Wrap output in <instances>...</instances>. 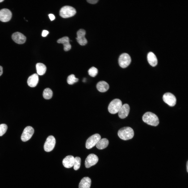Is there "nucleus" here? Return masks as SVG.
Returning a JSON list of instances; mask_svg holds the SVG:
<instances>
[{
  "label": "nucleus",
  "instance_id": "cd10ccee",
  "mask_svg": "<svg viewBox=\"0 0 188 188\" xmlns=\"http://www.w3.org/2000/svg\"><path fill=\"white\" fill-rule=\"evenodd\" d=\"M49 34V32L46 30H43L42 32V35L43 37L46 36Z\"/></svg>",
  "mask_w": 188,
  "mask_h": 188
},
{
  "label": "nucleus",
  "instance_id": "5701e85b",
  "mask_svg": "<svg viewBox=\"0 0 188 188\" xmlns=\"http://www.w3.org/2000/svg\"><path fill=\"white\" fill-rule=\"evenodd\" d=\"M52 91L49 88H46L45 89L43 93V97L47 99H51L52 97Z\"/></svg>",
  "mask_w": 188,
  "mask_h": 188
},
{
  "label": "nucleus",
  "instance_id": "20e7f679",
  "mask_svg": "<svg viewBox=\"0 0 188 188\" xmlns=\"http://www.w3.org/2000/svg\"><path fill=\"white\" fill-rule=\"evenodd\" d=\"M122 105L121 101L119 99H115L109 103L108 110L111 114H114L119 112Z\"/></svg>",
  "mask_w": 188,
  "mask_h": 188
},
{
  "label": "nucleus",
  "instance_id": "2f4dec72",
  "mask_svg": "<svg viewBox=\"0 0 188 188\" xmlns=\"http://www.w3.org/2000/svg\"><path fill=\"white\" fill-rule=\"evenodd\" d=\"M186 170L187 172H188V161H187L186 163Z\"/></svg>",
  "mask_w": 188,
  "mask_h": 188
},
{
  "label": "nucleus",
  "instance_id": "2eb2a0df",
  "mask_svg": "<svg viewBox=\"0 0 188 188\" xmlns=\"http://www.w3.org/2000/svg\"><path fill=\"white\" fill-rule=\"evenodd\" d=\"M74 158L72 155H68L63 159L62 161L64 167L69 168L73 166Z\"/></svg>",
  "mask_w": 188,
  "mask_h": 188
},
{
  "label": "nucleus",
  "instance_id": "a878e982",
  "mask_svg": "<svg viewBox=\"0 0 188 188\" xmlns=\"http://www.w3.org/2000/svg\"><path fill=\"white\" fill-rule=\"evenodd\" d=\"M89 75L91 77H95L98 73V69L94 67H91L88 71Z\"/></svg>",
  "mask_w": 188,
  "mask_h": 188
},
{
  "label": "nucleus",
  "instance_id": "aec40b11",
  "mask_svg": "<svg viewBox=\"0 0 188 188\" xmlns=\"http://www.w3.org/2000/svg\"><path fill=\"white\" fill-rule=\"evenodd\" d=\"M91 184V179L88 177H84L80 181L79 188H90Z\"/></svg>",
  "mask_w": 188,
  "mask_h": 188
},
{
  "label": "nucleus",
  "instance_id": "f257e3e1",
  "mask_svg": "<svg viewBox=\"0 0 188 188\" xmlns=\"http://www.w3.org/2000/svg\"><path fill=\"white\" fill-rule=\"evenodd\" d=\"M143 121L148 125L154 126H156L159 124V119L155 114L150 112H147L143 115Z\"/></svg>",
  "mask_w": 188,
  "mask_h": 188
},
{
  "label": "nucleus",
  "instance_id": "4468645a",
  "mask_svg": "<svg viewBox=\"0 0 188 188\" xmlns=\"http://www.w3.org/2000/svg\"><path fill=\"white\" fill-rule=\"evenodd\" d=\"M130 110L129 105L127 104H125L122 105L119 111L118 116L121 119H124L128 115Z\"/></svg>",
  "mask_w": 188,
  "mask_h": 188
},
{
  "label": "nucleus",
  "instance_id": "b1692460",
  "mask_svg": "<svg viewBox=\"0 0 188 188\" xmlns=\"http://www.w3.org/2000/svg\"><path fill=\"white\" fill-rule=\"evenodd\" d=\"M78 79L76 78L74 75L72 74L68 77L67 81L68 84L72 85L78 82Z\"/></svg>",
  "mask_w": 188,
  "mask_h": 188
},
{
  "label": "nucleus",
  "instance_id": "a211bd4d",
  "mask_svg": "<svg viewBox=\"0 0 188 188\" xmlns=\"http://www.w3.org/2000/svg\"><path fill=\"white\" fill-rule=\"evenodd\" d=\"M148 61L151 66H156L157 63V60L155 54L151 52H149L147 56Z\"/></svg>",
  "mask_w": 188,
  "mask_h": 188
},
{
  "label": "nucleus",
  "instance_id": "bb28decb",
  "mask_svg": "<svg viewBox=\"0 0 188 188\" xmlns=\"http://www.w3.org/2000/svg\"><path fill=\"white\" fill-rule=\"evenodd\" d=\"M8 128V126L5 124H3L0 125V136H2L6 132Z\"/></svg>",
  "mask_w": 188,
  "mask_h": 188
},
{
  "label": "nucleus",
  "instance_id": "423d86ee",
  "mask_svg": "<svg viewBox=\"0 0 188 188\" xmlns=\"http://www.w3.org/2000/svg\"><path fill=\"white\" fill-rule=\"evenodd\" d=\"M131 61L130 56L126 53H124L119 56L118 60L119 63L121 67L125 68L129 65Z\"/></svg>",
  "mask_w": 188,
  "mask_h": 188
},
{
  "label": "nucleus",
  "instance_id": "c756f323",
  "mask_svg": "<svg viewBox=\"0 0 188 188\" xmlns=\"http://www.w3.org/2000/svg\"><path fill=\"white\" fill-rule=\"evenodd\" d=\"M49 18L51 21H53L54 20L55 18V16L52 14H50L49 15Z\"/></svg>",
  "mask_w": 188,
  "mask_h": 188
},
{
  "label": "nucleus",
  "instance_id": "f8f14e48",
  "mask_svg": "<svg viewBox=\"0 0 188 188\" xmlns=\"http://www.w3.org/2000/svg\"><path fill=\"white\" fill-rule=\"evenodd\" d=\"M86 34L85 30L83 29H80L77 32V37L76 39L79 44L83 46L85 45L87 41L85 37Z\"/></svg>",
  "mask_w": 188,
  "mask_h": 188
},
{
  "label": "nucleus",
  "instance_id": "9d476101",
  "mask_svg": "<svg viewBox=\"0 0 188 188\" xmlns=\"http://www.w3.org/2000/svg\"><path fill=\"white\" fill-rule=\"evenodd\" d=\"M98 160V158L96 155L93 154H90L85 160V164L86 167L88 168L95 165Z\"/></svg>",
  "mask_w": 188,
  "mask_h": 188
},
{
  "label": "nucleus",
  "instance_id": "c85d7f7f",
  "mask_svg": "<svg viewBox=\"0 0 188 188\" xmlns=\"http://www.w3.org/2000/svg\"><path fill=\"white\" fill-rule=\"evenodd\" d=\"M88 2L91 4H95L98 1V0H87V1Z\"/></svg>",
  "mask_w": 188,
  "mask_h": 188
},
{
  "label": "nucleus",
  "instance_id": "473e14b6",
  "mask_svg": "<svg viewBox=\"0 0 188 188\" xmlns=\"http://www.w3.org/2000/svg\"><path fill=\"white\" fill-rule=\"evenodd\" d=\"M4 1V0H0V2H1Z\"/></svg>",
  "mask_w": 188,
  "mask_h": 188
},
{
  "label": "nucleus",
  "instance_id": "1a4fd4ad",
  "mask_svg": "<svg viewBox=\"0 0 188 188\" xmlns=\"http://www.w3.org/2000/svg\"><path fill=\"white\" fill-rule=\"evenodd\" d=\"M164 101L171 107L174 106L176 102V99L175 96L172 93L167 92L164 94L163 96Z\"/></svg>",
  "mask_w": 188,
  "mask_h": 188
},
{
  "label": "nucleus",
  "instance_id": "7ed1b4c3",
  "mask_svg": "<svg viewBox=\"0 0 188 188\" xmlns=\"http://www.w3.org/2000/svg\"><path fill=\"white\" fill-rule=\"evenodd\" d=\"M75 9L72 7L65 6L62 8L60 11V15L63 18H68L74 16L76 14Z\"/></svg>",
  "mask_w": 188,
  "mask_h": 188
},
{
  "label": "nucleus",
  "instance_id": "6e6552de",
  "mask_svg": "<svg viewBox=\"0 0 188 188\" xmlns=\"http://www.w3.org/2000/svg\"><path fill=\"white\" fill-rule=\"evenodd\" d=\"M34 132L33 128L31 126H28L24 128L21 134V139L23 142H26L32 137Z\"/></svg>",
  "mask_w": 188,
  "mask_h": 188
},
{
  "label": "nucleus",
  "instance_id": "6ab92c4d",
  "mask_svg": "<svg viewBox=\"0 0 188 188\" xmlns=\"http://www.w3.org/2000/svg\"><path fill=\"white\" fill-rule=\"evenodd\" d=\"M98 90L101 92H105L107 91L109 88L108 84L104 81H101L98 82L96 85Z\"/></svg>",
  "mask_w": 188,
  "mask_h": 188
},
{
  "label": "nucleus",
  "instance_id": "0eeeda50",
  "mask_svg": "<svg viewBox=\"0 0 188 188\" xmlns=\"http://www.w3.org/2000/svg\"><path fill=\"white\" fill-rule=\"evenodd\" d=\"M56 143V140L52 136H49L47 138L44 145V149L47 152H50L53 150Z\"/></svg>",
  "mask_w": 188,
  "mask_h": 188
},
{
  "label": "nucleus",
  "instance_id": "f3484780",
  "mask_svg": "<svg viewBox=\"0 0 188 188\" xmlns=\"http://www.w3.org/2000/svg\"><path fill=\"white\" fill-rule=\"evenodd\" d=\"M38 80L39 78L38 74L34 73L29 77L27 83L29 86L31 87H34L37 85Z\"/></svg>",
  "mask_w": 188,
  "mask_h": 188
},
{
  "label": "nucleus",
  "instance_id": "ddd939ff",
  "mask_svg": "<svg viewBox=\"0 0 188 188\" xmlns=\"http://www.w3.org/2000/svg\"><path fill=\"white\" fill-rule=\"evenodd\" d=\"M12 38L15 42L19 44L24 43L26 40V37L23 34L19 32H16L13 33L12 36Z\"/></svg>",
  "mask_w": 188,
  "mask_h": 188
},
{
  "label": "nucleus",
  "instance_id": "9b49d317",
  "mask_svg": "<svg viewBox=\"0 0 188 188\" xmlns=\"http://www.w3.org/2000/svg\"><path fill=\"white\" fill-rule=\"evenodd\" d=\"M12 14L11 11L6 8L0 10V20L4 22L9 21L11 19Z\"/></svg>",
  "mask_w": 188,
  "mask_h": 188
},
{
  "label": "nucleus",
  "instance_id": "39448f33",
  "mask_svg": "<svg viewBox=\"0 0 188 188\" xmlns=\"http://www.w3.org/2000/svg\"><path fill=\"white\" fill-rule=\"evenodd\" d=\"M101 139V136L98 134H95L91 136L86 141V148L88 149L92 148L97 144Z\"/></svg>",
  "mask_w": 188,
  "mask_h": 188
},
{
  "label": "nucleus",
  "instance_id": "dca6fc26",
  "mask_svg": "<svg viewBox=\"0 0 188 188\" xmlns=\"http://www.w3.org/2000/svg\"><path fill=\"white\" fill-rule=\"evenodd\" d=\"M57 42L63 44L64 50L65 51H69L71 48V46L69 43V39L68 37H64L59 39L57 40Z\"/></svg>",
  "mask_w": 188,
  "mask_h": 188
},
{
  "label": "nucleus",
  "instance_id": "412c9836",
  "mask_svg": "<svg viewBox=\"0 0 188 188\" xmlns=\"http://www.w3.org/2000/svg\"><path fill=\"white\" fill-rule=\"evenodd\" d=\"M109 144L108 140L106 138H103L99 141L96 144V147L99 149H103L106 148Z\"/></svg>",
  "mask_w": 188,
  "mask_h": 188
},
{
  "label": "nucleus",
  "instance_id": "393cba45",
  "mask_svg": "<svg viewBox=\"0 0 188 188\" xmlns=\"http://www.w3.org/2000/svg\"><path fill=\"white\" fill-rule=\"evenodd\" d=\"M81 162L80 158L79 157H76L74 158V169L75 170L78 169L80 167Z\"/></svg>",
  "mask_w": 188,
  "mask_h": 188
},
{
  "label": "nucleus",
  "instance_id": "f03ea898",
  "mask_svg": "<svg viewBox=\"0 0 188 188\" xmlns=\"http://www.w3.org/2000/svg\"><path fill=\"white\" fill-rule=\"evenodd\" d=\"M118 134L120 139L124 140H127L133 138L134 135V132L131 128L125 127L120 129Z\"/></svg>",
  "mask_w": 188,
  "mask_h": 188
},
{
  "label": "nucleus",
  "instance_id": "4be33fe9",
  "mask_svg": "<svg viewBox=\"0 0 188 188\" xmlns=\"http://www.w3.org/2000/svg\"><path fill=\"white\" fill-rule=\"evenodd\" d=\"M37 74L42 75H44L46 72V68L43 64L40 63H37L36 66Z\"/></svg>",
  "mask_w": 188,
  "mask_h": 188
},
{
  "label": "nucleus",
  "instance_id": "7c9ffc66",
  "mask_svg": "<svg viewBox=\"0 0 188 188\" xmlns=\"http://www.w3.org/2000/svg\"><path fill=\"white\" fill-rule=\"evenodd\" d=\"M3 72L2 67L0 66V76L2 74Z\"/></svg>",
  "mask_w": 188,
  "mask_h": 188
}]
</instances>
